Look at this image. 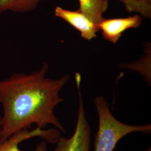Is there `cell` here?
<instances>
[{"mask_svg":"<svg viewBox=\"0 0 151 151\" xmlns=\"http://www.w3.org/2000/svg\"><path fill=\"white\" fill-rule=\"evenodd\" d=\"M49 65L44 63L39 70L30 73H13L0 80V105L3 109L0 142L32 124L45 129L51 124L65 132L54 113L55 106L63 101L61 90L70 80V76L52 79L47 77Z\"/></svg>","mask_w":151,"mask_h":151,"instance_id":"obj_1","label":"cell"},{"mask_svg":"<svg viewBox=\"0 0 151 151\" xmlns=\"http://www.w3.org/2000/svg\"><path fill=\"white\" fill-rule=\"evenodd\" d=\"M94 103L99 118V128L95 137V151H113L120 139L133 132L151 133V124L131 125L116 119L111 113L108 101L100 95Z\"/></svg>","mask_w":151,"mask_h":151,"instance_id":"obj_2","label":"cell"},{"mask_svg":"<svg viewBox=\"0 0 151 151\" xmlns=\"http://www.w3.org/2000/svg\"><path fill=\"white\" fill-rule=\"evenodd\" d=\"M60 138V131L56 128L22 130L0 142V151H47V143H56Z\"/></svg>","mask_w":151,"mask_h":151,"instance_id":"obj_3","label":"cell"},{"mask_svg":"<svg viewBox=\"0 0 151 151\" xmlns=\"http://www.w3.org/2000/svg\"><path fill=\"white\" fill-rule=\"evenodd\" d=\"M75 81L79 97L75 130L70 138H60L55 148L57 151H89L90 150L91 129L84 108L81 92V79L77 77Z\"/></svg>","mask_w":151,"mask_h":151,"instance_id":"obj_4","label":"cell"},{"mask_svg":"<svg viewBox=\"0 0 151 151\" xmlns=\"http://www.w3.org/2000/svg\"><path fill=\"white\" fill-rule=\"evenodd\" d=\"M142 17L139 14L123 18L104 19L97 25L103 38L112 43H117L123 33L128 29L140 27Z\"/></svg>","mask_w":151,"mask_h":151,"instance_id":"obj_5","label":"cell"},{"mask_svg":"<svg viewBox=\"0 0 151 151\" xmlns=\"http://www.w3.org/2000/svg\"><path fill=\"white\" fill-rule=\"evenodd\" d=\"M54 15L67 22L79 31L81 38L83 39L90 41L97 37V33L99 31L97 26L81 11H70L57 6L54 10Z\"/></svg>","mask_w":151,"mask_h":151,"instance_id":"obj_6","label":"cell"},{"mask_svg":"<svg viewBox=\"0 0 151 151\" xmlns=\"http://www.w3.org/2000/svg\"><path fill=\"white\" fill-rule=\"evenodd\" d=\"M79 11L88 16L96 25L103 21L109 7L108 0H79Z\"/></svg>","mask_w":151,"mask_h":151,"instance_id":"obj_7","label":"cell"},{"mask_svg":"<svg viewBox=\"0 0 151 151\" xmlns=\"http://www.w3.org/2000/svg\"><path fill=\"white\" fill-rule=\"evenodd\" d=\"M151 43L147 42L145 45V54L140 59L128 64H123L120 67L128 70L137 72L142 76L146 82L151 85Z\"/></svg>","mask_w":151,"mask_h":151,"instance_id":"obj_8","label":"cell"},{"mask_svg":"<svg viewBox=\"0 0 151 151\" xmlns=\"http://www.w3.org/2000/svg\"><path fill=\"white\" fill-rule=\"evenodd\" d=\"M41 0H0V14L7 11L25 13L34 10Z\"/></svg>","mask_w":151,"mask_h":151,"instance_id":"obj_9","label":"cell"},{"mask_svg":"<svg viewBox=\"0 0 151 151\" xmlns=\"http://www.w3.org/2000/svg\"><path fill=\"white\" fill-rule=\"evenodd\" d=\"M128 12H136L142 17L151 19V3L143 0H119Z\"/></svg>","mask_w":151,"mask_h":151,"instance_id":"obj_10","label":"cell"},{"mask_svg":"<svg viewBox=\"0 0 151 151\" xmlns=\"http://www.w3.org/2000/svg\"><path fill=\"white\" fill-rule=\"evenodd\" d=\"M1 127H2V115H1L0 114V133H1Z\"/></svg>","mask_w":151,"mask_h":151,"instance_id":"obj_11","label":"cell"},{"mask_svg":"<svg viewBox=\"0 0 151 151\" xmlns=\"http://www.w3.org/2000/svg\"><path fill=\"white\" fill-rule=\"evenodd\" d=\"M143 1L147 2H148V3H151V0H143Z\"/></svg>","mask_w":151,"mask_h":151,"instance_id":"obj_12","label":"cell"},{"mask_svg":"<svg viewBox=\"0 0 151 151\" xmlns=\"http://www.w3.org/2000/svg\"><path fill=\"white\" fill-rule=\"evenodd\" d=\"M151 151V148H149V149H148V150H147V151Z\"/></svg>","mask_w":151,"mask_h":151,"instance_id":"obj_13","label":"cell"}]
</instances>
